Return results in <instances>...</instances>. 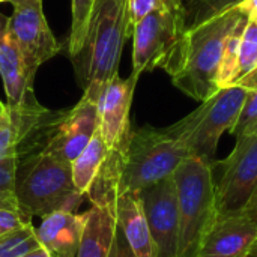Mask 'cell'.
Instances as JSON below:
<instances>
[{
  "label": "cell",
  "mask_w": 257,
  "mask_h": 257,
  "mask_svg": "<svg viewBox=\"0 0 257 257\" xmlns=\"http://www.w3.org/2000/svg\"><path fill=\"white\" fill-rule=\"evenodd\" d=\"M229 133L236 139L257 133V86L248 89L239 117Z\"/></svg>",
  "instance_id": "cell-26"
},
{
  "label": "cell",
  "mask_w": 257,
  "mask_h": 257,
  "mask_svg": "<svg viewBox=\"0 0 257 257\" xmlns=\"http://www.w3.org/2000/svg\"><path fill=\"white\" fill-rule=\"evenodd\" d=\"M8 35L33 72H38L42 63L53 59L62 50L60 42L45 20L42 0L14 3V12L8 23Z\"/></svg>",
  "instance_id": "cell-9"
},
{
  "label": "cell",
  "mask_w": 257,
  "mask_h": 257,
  "mask_svg": "<svg viewBox=\"0 0 257 257\" xmlns=\"http://www.w3.org/2000/svg\"><path fill=\"white\" fill-rule=\"evenodd\" d=\"M157 257H176L179 238L178 196L172 176L139 191Z\"/></svg>",
  "instance_id": "cell-13"
},
{
  "label": "cell",
  "mask_w": 257,
  "mask_h": 257,
  "mask_svg": "<svg viewBox=\"0 0 257 257\" xmlns=\"http://www.w3.org/2000/svg\"><path fill=\"white\" fill-rule=\"evenodd\" d=\"M217 166L221 167L215 182L218 218L241 214L257 188V133L236 139L230 155Z\"/></svg>",
  "instance_id": "cell-8"
},
{
  "label": "cell",
  "mask_w": 257,
  "mask_h": 257,
  "mask_svg": "<svg viewBox=\"0 0 257 257\" xmlns=\"http://www.w3.org/2000/svg\"><path fill=\"white\" fill-rule=\"evenodd\" d=\"M116 221L137 257H157L142 199L137 191L119 190L116 194Z\"/></svg>",
  "instance_id": "cell-17"
},
{
  "label": "cell",
  "mask_w": 257,
  "mask_h": 257,
  "mask_svg": "<svg viewBox=\"0 0 257 257\" xmlns=\"http://www.w3.org/2000/svg\"><path fill=\"white\" fill-rule=\"evenodd\" d=\"M23 257H51L50 256V253L41 245L39 248H36V250H33V251H30V253H27V254H24Z\"/></svg>",
  "instance_id": "cell-32"
},
{
  "label": "cell",
  "mask_w": 257,
  "mask_h": 257,
  "mask_svg": "<svg viewBox=\"0 0 257 257\" xmlns=\"http://www.w3.org/2000/svg\"><path fill=\"white\" fill-rule=\"evenodd\" d=\"M241 214H244L245 217L251 218L253 221H256L257 223V188H256V191H254V194L251 196L250 202L245 205V208L242 209V212H241Z\"/></svg>",
  "instance_id": "cell-31"
},
{
  "label": "cell",
  "mask_w": 257,
  "mask_h": 257,
  "mask_svg": "<svg viewBox=\"0 0 257 257\" xmlns=\"http://www.w3.org/2000/svg\"><path fill=\"white\" fill-rule=\"evenodd\" d=\"M130 27L126 0H98L83 48L72 57L83 93L98 98L101 89L119 74Z\"/></svg>",
  "instance_id": "cell-2"
},
{
  "label": "cell",
  "mask_w": 257,
  "mask_h": 257,
  "mask_svg": "<svg viewBox=\"0 0 257 257\" xmlns=\"http://www.w3.org/2000/svg\"><path fill=\"white\" fill-rule=\"evenodd\" d=\"M256 241V221L244 214L223 217L203 238L197 257H247Z\"/></svg>",
  "instance_id": "cell-14"
},
{
  "label": "cell",
  "mask_w": 257,
  "mask_h": 257,
  "mask_svg": "<svg viewBox=\"0 0 257 257\" xmlns=\"http://www.w3.org/2000/svg\"><path fill=\"white\" fill-rule=\"evenodd\" d=\"M83 197L74 187L69 163L44 151L18 161L15 199L20 209L30 218L57 211L75 212Z\"/></svg>",
  "instance_id": "cell-4"
},
{
  "label": "cell",
  "mask_w": 257,
  "mask_h": 257,
  "mask_svg": "<svg viewBox=\"0 0 257 257\" xmlns=\"http://www.w3.org/2000/svg\"><path fill=\"white\" fill-rule=\"evenodd\" d=\"M244 15L235 8L185 30L178 47L163 66L172 83L197 102H205L220 89L215 84L224 41Z\"/></svg>",
  "instance_id": "cell-1"
},
{
  "label": "cell",
  "mask_w": 257,
  "mask_h": 257,
  "mask_svg": "<svg viewBox=\"0 0 257 257\" xmlns=\"http://www.w3.org/2000/svg\"><path fill=\"white\" fill-rule=\"evenodd\" d=\"M241 0H191L187 9V27H196L233 8Z\"/></svg>",
  "instance_id": "cell-24"
},
{
  "label": "cell",
  "mask_w": 257,
  "mask_h": 257,
  "mask_svg": "<svg viewBox=\"0 0 257 257\" xmlns=\"http://www.w3.org/2000/svg\"><path fill=\"white\" fill-rule=\"evenodd\" d=\"M59 111H51L39 102L8 107V116L0 123V160H20L42 151L48 130Z\"/></svg>",
  "instance_id": "cell-10"
},
{
  "label": "cell",
  "mask_w": 257,
  "mask_h": 257,
  "mask_svg": "<svg viewBox=\"0 0 257 257\" xmlns=\"http://www.w3.org/2000/svg\"><path fill=\"white\" fill-rule=\"evenodd\" d=\"M98 125L96 99L83 93L72 108L59 111L42 151L71 164L98 133Z\"/></svg>",
  "instance_id": "cell-11"
},
{
  "label": "cell",
  "mask_w": 257,
  "mask_h": 257,
  "mask_svg": "<svg viewBox=\"0 0 257 257\" xmlns=\"http://www.w3.org/2000/svg\"><path fill=\"white\" fill-rule=\"evenodd\" d=\"M0 77L8 107H23L38 102L33 93L36 72L29 68L8 32L0 36Z\"/></svg>",
  "instance_id": "cell-15"
},
{
  "label": "cell",
  "mask_w": 257,
  "mask_h": 257,
  "mask_svg": "<svg viewBox=\"0 0 257 257\" xmlns=\"http://www.w3.org/2000/svg\"><path fill=\"white\" fill-rule=\"evenodd\" d=\"M29 224H32V218L26 212H23L20 206L0 209V236L15 232Z\"/></svg>",
  "instance_id": "cell-27"
},
{
  "label": "cell",
  "mask_w": 257,
  "mask_h": 257,
  "mask_svg": "<svg viewBox=\"0 0 257 257\" xmlns=\"http://www.w3.org/2000/svg\"><path fill=\"white\" fill-rule=\"evenodd\" d=\"M39 247L36 227L32 224L0 236V257H23Z\"/></svg>",
  "instance_id": "cell-22"
},
{
  "label": "cell",
  "mask_w": 257,
  "mask_h": 257,
  "mask_svg": "<svg viewBox=\"0 0 257 257\" xmlns=\"http://www.w3.org/2000/svg\"><path fill=\"white\" fill-rule=\"evenodd\" d=\"M187 9L182 0L167 3L146 15L133 30V74L163 68L187 30Z\"/></svg>",
  "instance_id": "cell-7"
},
{
  "label": "cell",
  "mask_w": 257,
  "mask_h": 257,
  "mask_svg": "<svg viewBox=\"0 0 257 257\" xmlns=\"http://www.w3.org/2000/svg\"><path fill=\"white\" fill-rule=\"evenodd\" d=\"M166 3L167 0H126V11L131 30H134L136 24L140 23L146 15L163 8Z\"/></svg>",
  "instance_id": "cell-28"
},
{
  "label": "cell",
  "mask_w": 257,
  "mask_h": 257,
  "mask_svg": "<svg viewBox=\"0 0 257 257\" xmlns=\"http://www.w3.org/2000/svg\"><path fill=\"white\" fill-rule=\"evenodd\" d=\"M18 2H24V0H12V2H11V3H12V5H14V3H18Z\"/></svg>",
  "instance_id": "cell-36"
},
{
  "label": "cell",
  "mask_w": 257,
  "mask_h": 257,
  "mask_svg": "<svg viewBox=\"0 0 257 257\" xmlns=\"http://www.w3.org/2000/svg\"><path fill=\"white\" fill-rule=\"evenodd\" d=\"M8 23H9V17L0 12V36H3L8 32Z\"/></svg>",
  "instance_id": "cell-33"
},
{
  "label": "cell",
  "mask_w": 257,
  "mask_h": 257,
  "mask_svg": "<svg viewBox=\"0 0 257 257\" xmlns=\"http://www.w3.org/2000/svg\"><path fill=\"white\" fill-rule=\"evenodd\" d=\"M254 72H257V17L247 15V23L242 32L241 50H239L238 80Z\"/></svg>",
  "instance_id": "cell-23"
},
{
  "label": "cell",
  "mask_w": 257,
  "mask_h": 257,
  "mask_svg": "<svg viewBox=\"0 0 257 257\" xmlns=\"http://www.w3.org/2000/svg\"><path fill=\"white\" fill-rule=\"evenodd\" d=\"M18 158L9 157L0 160V209L18 206L15 199V178Z\"/></svg>",
  "instance_id": "cell-25"
},
{
  "label": "cell",
  "mask_w": 257,
  "mask_h": 257,
  "mask_svg": "<svg viewBox=\"0 0 257 257\" xmlns=\"http://www.w3.org/2000/svg\"><path fill=\"white\" fill-rule=\"evenodd\" d=\"M247 257H257V241H256V244L253 245L251 251L248 253V256H247Z\"/></svg>",
  "instance_id": "cell-35"
},
{
  "label": "cell",
  "mask_w": 257,
  "mask_h": 257,
  "mask_svg": "<svg viewBox=\"0 0 257 257\" xmlns=\"http://www.w3.org/2000/svg\"><path fill=\"white\" fill-rule=\"evenodd\" d=\"M242 15H256L257 17V0H241L233 6Z\"/></svg>",
  "instance_id": "cell-30"
},
{
  "label": "cell",
  "mask_w": 257,
  "mask_h": 257,
  "mask_svg": "<svg viewBox=\"0 0 257 257\" xmlns=\"http://www.w3.org/2000/svg\"><path fill=\"white\" fill-rule=\"evenodd\" d=\"M191 154L175 128L133 130L123 152L119 190L142 191L169 176Z\"/></svg>",
  "instance_id": "cell-5"
},
{
  "label": "cell",
  "mask_w": 257,
  "mask_h": 257,
  "mask_svg": "<svg viewBox=\"0 0 257 257\" xmlns=\"http://www.w3.org/2000/svg\"><path fill=\"white\" fill-rule=\"evenodd\" d=\"M178 196L179 238L176 257H197L200 244L218 218L214 164L190 155L172 175Z\"/></svg>",
  "instance_id": "cell-3"
},
{
  "label": "cell",
  "mask_w": 257,
  "mask_h": 257,
  "mask_svg": "<svg viewBox=\"0 0 257 257\" xmlns=\"http://www.w3.org/2000/svg\"><path fill=\"white\" fill-rule=\"evenodd\" d=\"M98 0H71V29L68 36V53L77 56L84 45Z\"/></svg>",
  "instance_id": "cell-21"
},
{
  "label": "cell",
  "mask_w": 257,
  "mask_h": 257,
  "mask_svg": "<svg viewBox=\"0 0 257 257\" xmlns=\"http://www.w3.org/2000/svg\"><path fill=\"white\" fill-rule=\"evenodd\" d=\"M108 152L110 151L105 146L102 137L99 136V133H96L89 145L71 163L72 182L80 194L86 196L89 193L108 157Z\"/></svg>",
  "instance_id": "cell-19"
},
{
  "label": "cell",
  "mask_w": 257,
  "mask_h": 257,
  "mask_svg": "<svg viewBox=\"0 0 257 257\" xmlns=\"http://www.w3.org/2000/svg\"><path fill=\"white\" fill-rule=\"evenodd\" d=\"M8 116V105L5 102L0 101V123L5 120V117Z\"/></svg>",
  "instance_id": "cell-34"
},
{
  "label": "cell",
  "mask_w": 257,
  "mask_h": 257,
  "mask_svg": "<svg viewBox=\"0 0 257 257\" xmlns=\"http://www.w3.org/2000/svg\"><path fill=\"white\" fill-rule=\"evenodd\" d=\"M247 23V17L244 15L235 27L229 32L224 47H223V54L221 60L218 65L217 77H215V84L218 89L230 87L235 84L238 80L239 74V50H241V39H242V32Z\"/></svg>",
  "instance_id": "cell-20"
},
{
  "label": "cell",
  "mask_w": 257,
  "mask_h": 257,
  "mask_svg": "<svg viewBox=\"0 0 257 257\" xmlns=\"http://www.w3.org/2000/svg\"><path fill=\"white\" fill-rule=\"evenodd\" d=\"M116 226V202L92 203L75 257H108Z\"/></svg>",
  "instance_id": "cell-18"
},
{
  "label": "cell",
  "mask_w": 257,
  "mask_h": 257,
  "mask_svg": "<svg viewBox=\"0 0 257 257\" xmlns=\"http://www.w3.org/2000/svg\"><path fill=\"white\" fill-rule=\"evenodd\" d=\"M108 257H137L134 254L133 248L130 247V244H128V241H126V238L122 233L119 226H116V232L113 236V242H111Z\"/></svg>",
  "instance_id": "cell-29"
},
{
  "label": "cell",
  "mask_w": 257,
  "mask_h": 257,
  "mask_svg": "<svg viewBox=\"0 0 257 257\" xmlns=\"http://www.w3.org/2000/svg\"><path fill=\"white\" fill-rule=\"evenodd\" d=\"M8 2H12V0H0V3H8Z\"/></svg>",
  "instance_id": "cell-37"
},
{
  "label": "cell",
  "mask_w": 257,
  "mask_h": 257,
  "mask_svg": "<svg viewBox=\"0 0 257 257\" xmlns=\"http://www.w3.org/2000/svg\"><path fill=\"white\" fill-rule=\"evenodd\" d=\"M137 81L139 75L133 72L126 78H122L117 74L105 83L96 98L99 119L98 133L108 151L125 152L126 149L128 139L133 131L130 111Z\"/></svg>",
  "instance_id": "cell-12"
},
{
  "label": "cell",
  "mask_w": 257,
  "mask_h": 257,
  "mask_svg": "<svg viewBox=\"0 0 257 257\" xmlns=\"http://www.w3.org/2000/svg\"><path fill=\"white\" fill-rule=\"evenodd\" d=\"M89 211L69 212L57 211L42 217V223L36 229L41 245L51 257H75Z\"/></svg>",
  "instance_id": "cell-16"
},
{
  "label": "cell",
  "mask_w": 257,
  "mask_h": 257,
  "mask_svg": "<svg viewBox=\"0 0 257 257\" xmlns=\"http://www.w3.org/2000/svg\"><path fill=\"white\" fill-rule=\"evenodd\" d=\"M247 95L248 89L244 86L220 89L209 99L200 102L199 108L172 125L191 155L214 163L220 139L236 123Z\"/></svg>",
  "instance_id": "cell-6"
}]
</instances>
